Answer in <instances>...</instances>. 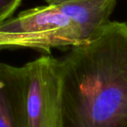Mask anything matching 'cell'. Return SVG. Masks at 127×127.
<instances>
[{
	"label": "cell",
	"instance_id": "obj_2",
	"mask_svg": "<svg viewBox=\"0 0 127 127\" xmlns=\"http://www.w3.org/2000/svg\"><path fill=\"white\" fill-rule=\"evenodd\" d=\"M83 43L78 25L55 4L29 9L0 24V49L32 48L49 53Z\"/></svg>",
	"mask_w": 127,
	"mask_h": 127
},
{
	"label": "cell",
	"instance_id": "obj_5",
	"mask_svg": "<svg viewBox=\"0 0 127 127\" xmlns=\"http://www.w3.org/2000/svg\"><path fill=\"white\" fill-rule=\"evenodd\" d=\"M116 3L117 0H69L56 5L78 25L85 43L110 22Z\"/></svg>",
	"mask_w": 127,
	"mask_h": 127
},
{
	"label": "cell",
	"instance_id": "obj_7",
	"mask_svg": "<svg viewBox=\"0 0 127 127\" xmlns=\"http://www.w3.org/2000/svg\"><path fill=\"white\" fill-rule=\"evenodd\" d=\"M66 1H69V0H46L48 4H60V3H63V2Z\"/></svg>",
	"mask_w": 127,
	"mask_h": 127
},
{
	"label": "cell",
	"instance_id": "obj_3",
	"mask_svg": "<svg viewBox=\"0 0 127 127\" xmlns=\"http://www.w3.org/2000/svg\"><path fill=\"white\" fill-rule=\"evenodd\" d=\"M30 127H62L59 61L42 56L24 64Z\"/></svg>",
	"mask_w": 127,
	"mask_h": 127
},
{
	"label": "cell",
	"instance_id": "obj_4",
	"mask_svg": "<svg viewBox=\"0 0 127 127\" xmlns=\"http://www.w3.org/2000/svg\"><path fill=\"white\" fill-rule=\"evenodd\" d=\"M24 66L0 62V127H30Z\"/></svg>",
	"mask_w": 127,
	"mask_h": 127
},
{
	"label": "cell",
	"instance_id": "obj_6",
	"mask_svg": "<svg viewBox=\"0 0 127 127\" xmlns=\"http://www.w3.org/2000/svg\"><path fill=\"white\" fill-rule=\"evenodd\" d=\"M21 2L22 0H0V24L10 18Z\"/></svg>",
	"mask_w": 127,
	"mask_h": 127
},
{
	"label": "cell",
	"instance_id": "obj_1",
	"mask_svg": "<svg viewBox=\"0 0 127 127\" xmlns=\"http://www.w3.org/2000/svg\"><path fill=\"white\" fill-rule=\"evenodd\" d=\"M59 61L62 127H127V24L110 21Z\"/></svg>",
	"mask_w": 127,
	"mask_h": 127
}]
</instances>
